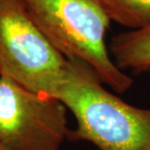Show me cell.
Listing matches in <instances>:
<instances>
[{
	"label": "cell",
	"instance_id": "277c9868",
	"mask_svg": "<svg viewBox=\"0 0 150 150\" xmlns=\"http://www.w3.org/2000/svg\"><path fill=\"white\" fill-rule=\"evenodd\" d=\"M67 108L0 76V144L5 150H59L68 139Z\"/></svg>",
	"mask_w": 150,
	"mask_h": 150
},
{
	"label": "cell",
	"instance_id": "5b68a950",
	"mask_svg": "<svg viewBox=\"0 0 150 150\" xmlns=\"http://www.w3.org/2000/svg\"><path fill=\"white\" fill-rule=\"evenodd\" d=\"M109 53L120 69L142 73L150 69V26L114 35Z\"/></svg>",
	"mask_w": 150,
	"mask_h": 150
},
{
	"label": "cell",
	"instance_id": "7a4b0ae2",
	"mask_svg": "<svg viewBox=\"0 0 150 150\" xmlns=\"http://www.w3.org/2000/svg\"><path fill=\"white\" fill-rule=\"evenodd\" d=\"M34 23L67 59L93 67L104 85L124 94L134 79L115 64L105 43L110 21L98 0H22Z\"/></svg>",
	"mask_w": 150,
	"mask_h": 150
},
{
	"label": "cell",
	"instance_id": "3957f363",
	"mask_svg": "<svg viewBox=\"0 0 150 150\" xmlns=\"http://www.w3.org/2000/svg\"><path fill=\"white\" fill-rule=\"evenodd\" d=\"M67 64L22 0H0V76L53 98Z\"/></svg>",
	"mask_w": 150,
	"mask_h": 150
},
{
	"label": "cell",
	"instance_id": "52a82bcc",
	"mask_svg": "<svg viewBox=\"0 0 150 150\" xmlns=\"http://www.w3.org/2000/svg\"><path fill=\"white\" fill-rule=\"evenodd\" d=\"M0 150H5L4 148H3V146L1 144H0Z\"/></svg>",
	"mask_w": 150,
	"mask_h": 150
},
{
	"label": "cell",
	"instance_id": "6da1fadb",
	"mask_svg": "<svg viewBox=\"0 0 150 150\" xmlns=\"http://www.w3.org/2000/svg\"><path fill=\"white\" fill-rule=\"evenodd\" d=\"M88 64L67 59L53 98L76 120L68 140H85L100 150H150V107L139 108L110 93Z\"/></svg>",
	"mask_w": 150,
	"mask_h": 150
},
{
	"label": "cell",
	"instance_id": "8992f818",
	"mask_svg": "<svg viewBox=\"0 0 150 150\" xmlns=\"http://www.w3.org/2000/svg\"><path fill=\"white\" fill-rule=\"evenodd\" d=\"M110 22L133 29L150 26V0H98Z\"/></svg>",
	"mask_w": 150,
	"mask_h": 150
}]
</instances>
